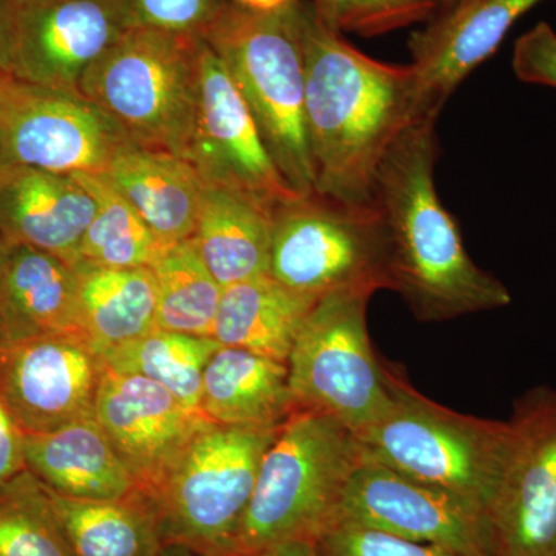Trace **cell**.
Segmentation results:
<instances>
[{"mask_svg":"<svg viewBox=\"0 0 556 556\" xmlns=\"http://www.w3.org/2000/svg\"><path fill=\"white\" fill-rule=\"evenodd\" d=\"M298 25L316 193L371 204L380 161L420 119L415 73L409 64H387L358 51L306 0H298Z\"/></svg>","mask_w":556,"mask_h":556,"instance_id":"6da1fadb","label":"cell"},{"mask_svg":"<svg viewBox=\"0 0 556 556\" xmlns=\"http://www.w3.org/2000/svg\"><path fill=\"white\" fill-rule=\"evenodd\" d=\"M434 118L409 124L380 161L372 182L387 241L388 289L419 321H448L506 308L510 291L479 268L456 219L438 195Z\"/></svg>","mask_w":556,"mask_h":556,"instance_id":"7a4b0ae2","label":"cell"},{"mask_svg":"<svg viewBox=\"0 0 556 556\" xmlns=\"http://www.w3.org/2000/svg\"><path fill=\"white\" fill-rule=\"evenodd\" d=\"M364 455L356 434L334 417L295 408L262 457L230 556L313 544L338 518L343 492Z\"/></svg>","mask_w":556,"mask_h":556,"instance_id":"3957f363","label":"cell"},{"mask_svg":"<svg viewBox=\"0 0 556 556\" xmlns=\"http://www.w3.org/2000/svg\"><path fill=\"white\" fill-rule=\"evenodd\" d=\"M203 39L228 68L281 177L299 195L316 193L298 0L276 11L225 0Z\"/></svg>","mask_w":556,"mask_h":556,"instance_id":"277c9868","label":"cell"},{"mask_svg":"<svg viewBox=\"0 0 556 556\" xmlns=\"http://www.w3.org/2000/svg\"><path fill=\"white\" fill-rule=\"evenodd\" d=\"M358 441L369 457L455 497L482 525L506 466L511 428L508 420L439 405L394 367L393 402Z\"/></svg>","mask_w":556,"mask_h":556,"instance_id":"5b68a950","label":"cell"},{"mask_svg":"<svg viewBox=\"0 0 556 556\" xmlns=\"http://www.w3.org/2000/svg\"><path fill=\"white\" fill-rule=\"evenodd\" d=\"M201 38L131 27L94 62L79 91L135 144L186 160L200 90Z\"/></svg>","mask_w":556,"mask_h":556,"instance_id":"8992f818","label":"cell"},{"mask_svg":"<svg viewBox=\"0 0 556 556\" xmlns=\"http://www.w3.org/2000/svg\"><path fill=\"white\" fill-rule=\"evenodd\" d=\"M278 428L207 420L152 492L164 544L208 556L232 555L260 463Z\"/></svg>","mask_w":556,"mask_h":556,"instance_id":"52a82bcc","label":"cell"},{"mask_svg":"<svg viewBox=\"0 0 556 556\" xmlns=\"http://www.w3.org/2000/svg\"><path fill=\"white\" fill-rule=\"evenodd\" d=\"M368 289L331 292L314 303L288 358L295 408L334 417L361 438L393 402V368L368 334Z\"/></svg>","mask_w":556,"mask_h":556,"instance_id":"ba28073f","label":"cell"},{"mask_svg":"<svg viewBox=\"0 0 556 556\" xmlns=\"http://www.w3.org/2000/svg\"><path fill=\"white\" fill-rule=\"evenodd\" d=\"M269 276L311 299L388 289L387 241L375 204L313 193L273 208Z\"/></svg>","mask_w":556,"mask_h":556,"instance_id":"9c48e42d","label":"cell"},{"mask_svg":"<svg viewBox=\"0 0 556 556\" xmlns=\"http://www.w3.org/2000/svg\"><path fill=\"white\" fill-rule=\"evenodd\" d=\"M130 138L78 90L0 78V164L104 174Z\"/></svg>","mask_w":556,"mask_h":556,"instance_id":"30bf717a","label":"cell"},{"mask_svg":"<svg viewBox=\"0 0 556 556\" xmlns=\"http://www.w3.org/2000/svg\"><path fill=\"white\" fill-rule=\"evenodd\" d=\"M511 444L484 515L490 556H556V388L515 401Z\"/></svg>","mask_w":556,"mask_h":556,"instance_id":"8fae6325","label":"cell"},{"mask_svg":"<svg viewBox=\"0 0 556 556\" xmlns=\"http://www.w3.org/2000/svg\"><path fill=\"white\" fill-rule=\"evenodd\" d=\"M131 27L129 0H13L9 75L79 91L87 70Z\"/></svg>","mask_w":556,"mask_h":556,"instance_id":"7c38bea8","label":"cell"},{"mask_svg":"<svg viewBox=\"0 0 556 556\" xmlns=\"http://www.w3.org/2000/svg\"><path fill=\"white\" fill-rule=\"evenodd\" d=\"M186 161L206 188L244 193L273 208L303 197L281 177L228 68L203 38L199 105Z\"/></svg>","mask_w":556,"mask_h":556,"instance_id":"4fadbf2b","label":"cell"},{"mask_svg":"<svg viewBox=\"0 0 556 556\" xmlns=\"http://www.w3.org/2000/svg\"><path fill=\"white\" fill-rule=\"evenodd\" d=\"M104 369L83 334H47L0 348V405L24 434L94 416Z\"/></svg>","mask_w":556,"mask_h":556,"instance_id":"5bb4252c","label":"cell"},{"mask_svg":"<svg viewBox=\"0 0 556 556\" xmlns=\"http://www.w3.org/2000/svg\"><path fill=\"white\" fill-rule=\"evenodd\" d=\"M338 518L457 556H490L481 521L455 497L391 470L367 453L348 482Z\"/></svg>","mask_w":556,"mask_h":556,"instance_id":"9a60e30c","label":"cell"},{"mask_svg":"<svg viewBox=\"0 0 556 556\" xmlns=\"http://www.w3.org/2000/svg\"><path fill=\"white\" fill-rule=\"evenodd\" d=\"M94 417L142 492L163 481L207 422L160 383L105 367Z\"/></svg>","mask_w":556,"mask_h":556,"instance_id":"2e32d148","label":"cell"},{"mask_svg":"<svg viewBox=\"0 0 556 556\" xmlns=\"http://www.w3.org/2000/svg\"><path fill=\"white\" fill-rule=\"evenodd\" d=\"M544 0H456L408 39L417 118L439 112L470 73L500 49L508 31Z\"/></svg>","mask_w":556,"mask_h":556,"instance_id":"e0dca14e","label":"cell"},{"mask_svg":"<svg viewBox=\"0 0 556 556\" xmlns=\"http://www.w3.org/2000/svg\"><path fill=\"white\" fill-rule=\"evenodd\" d=\"M94 214L93 197L72 175L0 164V233L10 243L73 266Z\"/></svg>","mask_w":556,"mask_h":556,"instance_id":"ac0fdd59","label":"cell"},{"mask_svg":"<svg viewBox=\"0 0 556 556\" xmlns=\"http://www.w3.org/2000/svg\"><path fill=\"white\" fill-rule=\"evenodd\" d=\"M102 175L144 219L161 247L192 239L206 186L189 161L129 142Z\"/></svg>","mask_w":556,"mask_h":556,"instance_id":"d6986e66","label":"cell"},{"mask_svg":"<svg viewBox=\"0 0 556 556\" xmlns=\"http://www.w3.org/2000/svg\"><path fill=\"white\" fill-rule=\"evenodd\" d=\"M24 455L25 467L61 496L112 501L138 489L94 416L51 433L24 434Z\"/></svg>","mask_w":556,"mask_h":556,"instance_id":"ffe728a7","label":"cell"},{"mask_svg":"<svg viewBox=\"0 0 556 556\" xmlns=\"http://www.w3.org/2000/svg\"><path fill=\"white\" fill-rule=\"evenodd\" d=\"M47 334L84 336L75 269L49 252L13 244L0 289V348Z\"/></svg>","mask_w":556,"mask_h":556,"instance_id":"44dd1931","label":"cell"},{"mask_svg":"<svg viewBox=\"0 0 556 556\" xmlns=\"http://www.w3.org/2000/svg\"><path fill=\"white\" fill-rule=\"evenodd\" d=\"M294 409L285 362L223 345L208 361L200 412L211 422L278 428Z\"/></svg>","mask_w":556,"mask_h":556,"instance_id":"7402d4cb","label":"cell"},{"mask_svg":"<svg viewBox=\"0 0 556 556\" xmlns=\"http://www.w3.org/2000/svg\"><path fill=\"white\" fill-rule=\"evenodd\" d=\"M273 207L232 192L206 188L193 243L223 288L269 274Z\"/></svg>","mask_w":556,"mask_h":556,"instance_id":"603a6c76","label":"cell"},{"mask_svg":"<svg viewBox=\"0 0 556 556\" xmlns=\"http://www.w3.org/2000/svg\"><path fill=\"white\" fill-rule=\"evenodd\" d=\"M316 299L298 294L269 274L223 288L212 339L288 364Z\"/></svg>","mask_w":556,"mask_h":556,"instance_id":"cb8c5ba5","label":"cell"},{"mask_svg":"<svg viewBox=\"0 0 556 556\" xmlns=\"http://www.w3.org/2000/svg\"><path fill=\"white\" fill-rule=\"evenodd\" d=\"M80 327L98 354L156 329L159 292L150 268H105L79 260Z\"/></svg>","mask_w":556,"mask_h":556,"instance_id":"d4e9b609","label":"cell"},{"mask_svg":"<svg viewBox=\"0 0 556 556\" xmlns=\"http://www.w3.org/2000/svg\"><path fill=\"white\" fill-rule=\"evenodd\" d=\"M49 493L72 556H161L166 547L159 515L142 490L112 501Z\"/></svg>","mask_w":556,"mask_h":556,"instance_id":"484cf974","label":"cell"},{"mask_svg":"<svg viewBox=\"0 0 556 556\" xmlns=\"http://www.w3.org/2000/svg\"><path fill=\"white\" fill-rule=\"evenodd\" d=\"M218 348L219 343L212 338L156 328L141 338L110 348L100 357L105 368L153 380L186 407L200 412L204 369Z\"/></svg>","mask_w":556,"mask_h":556,"instance_id":"4316f807","label":"cell"},{"mask_svg":"<svg viewBox=\"0 0 556 556\" xmlns=\"http://www.w3.org/2000/svg\"><path fill=\"white\" fill-rule=\"evenodd\" d=\"M150 269L159 292L156 328L212 338L223 287L204 265L193 240L163 248Z\"/></svg>","mask_w":556,"mask_h":556,"instance_id":"83f0119b","label":"cell"},{"mask_svg":"<svg viewBox=\"0 0 556 556\" xmlns=\"http://www.w3.org/2000/svg\"><path fill=\"white\" fill-rule=\"evenodd\" d=\"M72 177L97 203V214L80 243L79 260L105 268H150L164 247L129 201L102 174Z\"/></svg>","mask_w":556,"mask_h":556,"instance_id":"f1b7e54d","label":"cell"},{"mask_svg":"<svg viewBox=\"0 0 556 556\" xmlns=\"http://www.w3.org/2000/svg\"><path fill=\"white\" fill-rule=\"evenodd\" d=\"M0 556H72L49 490L28 468L0 484Z\"/></svg>","mask_w":556,"mask_h":556,"instance_id":"f546056e","label":"cell"},{"mask_svg":"<svg viewBox=\"0 0 556 556\" xmlns=\"http://www.w3.org/2000/svg\"><path fill=\"white\" fill-rule=\"evenodd\" d=\"M444 0H334L329 27L364 38L387 35L415 24H427Z\"/></svg>","mask_w":556,"mask_h":556,"instance_id":"4dcf8cb0","label":"cell"},{"mask_svg":"<svg viewBox=\"0 0 556 556\" xmlns=\"http://www.w3.org/2000/svg\"><path fill=\"white\" fill-rule=\"evenodd\" d=\"M313 556H457L445 548L416 543L372 527L336 518L314 540Z\"/></svg>","mask_w":556,"mask_h":556,"instance_id":"1f68e13d","label":"cell"},{"mask_svg":"<svg viewBox=\"0 0 556 556\" xmlns=\"http://www.w3.org/2000/svg\"><path fill=\"white\" fill-rule=\"evenodd\" d=\"M225 0H129L135 27L203 38Z\"/></svg>","mask_w":556,"mask_h":556,"instance_id":"d6a6232c","label":"cell"},{"mask_svg":"<svg viewBox=\"0 0 556 556\" xmlns=\"http://www.w3.org/2000/svg\"><path fill=\"white\" fill-rule=\"evenodd\" d=\"M511 68L522 83L556 90V31L547 22H540L517 39Z\"/></svg>","mask_w":556,"mask_h":556,"instance_id":"836d02e7","label":"cell"},{"mask_svg":"<svg viewBox=\"0 0 556 556\" xmlns=\"http://www.w3.org/2000/svg\"><path fill=\"white\" fill-rule=\"evenodd\" d=\"M25 467L24 433L13 426L0 437V484Z\"/></svg>","mask_w":556,"mask_h":556,"instance_id":"e575fe53","label":"cell"},{"mask_svg":"<svg viewBox=\"0 0 556 556\" xmlns=\"http://www.w3.org/2000/svg\"><path fill=\"white\" fill-rule=\"evenodd\" d=\"M11 3L13 0H0V78L9 75V28Z\"/></svg>","mask_w":556,"mask_h":556,"instance_id":"d590c367","label":"cell"},{"mask_svg":"<svg viewBox=\"0 0 556 556\" xmlns=\"http://www.w3.org/2000/svg\"><path fill=\"white\" fill-rule=\"evenodd\" d=\"M244 556H313V544L311 543H291L281 544V546L266 548L257 554Z\"/></svg>","mask_w":556,"mask_h":556,"instance_id":"8d00e7d4","label":"cell"},{"mask_svg":"<svg viewBox=\"0 0 556 556\" xmlns=\"http://www.w3.org/2000/svg\"><path fill=\"white\" fill-rule=\"evenodd\" d=\"M240 5L255 11H276L283 9L291 0H236Z\"/></svg>","mask_w":556,"mask_h":556,"instance_id":"74e56055","label":"cell"},{"mask_svg":"<svg viewBox=\"0 0 556 556\" xmlns=\"http://www.w3.org/2000/svg\"><path fill=\"white\" fill-rule=\"evenodd\" d=\"M11 248H13V243H10V241L0 233V289H2L7 265H9Z\"/></svg>","mask_w":556,"mask_h":556,"instance_id":"f35d334b","label":"cell"},{"mask_svg":"<svg viewBox=\"0 0 556 556\" xmlns=\"http://www.w3.org/2000/svg\"><path fill=\"white\" fill-rule=\"evenodd\" d=\"M161 556H208L201 554V552L193 551V548L179 546V544H170V546L164 547Z\"/></svg>","mask_w":556,"mask_h":556,"instance_id":"ab89813d","label":"cell"},{"mask_svg":"<svg viewBox=\"0 0 556 556\" xmlns=\"http://www.w3.org/2000/svg\"><path fill=\"white\" fill-rule=\"evenodd\" d=\"M332 2L334 0H311L318 16L321 17V21L327 22V24H329V17H331Z\"/></svg>","mask_w":556,"mask_h":556,"instance_id":"60d3db41","label":"cell"},{"mask_svg":"<svg viewBox=\"0 0 556 556\" xmlns=\"http://www.w3.org/2000/svg\"><path fill=\"white\" fill-rule=\"evenodd\" d=\"M13 426L14 422L11 420L9 413H7L2 405H0V437H2V434Z\"/></svg>","mask_w":556,"mask_h":556,"instance_id":"b9f144b4","label":"cell"},{"mask_svg":"<svg viewBox=\"0 0 556 556\" xmlns=\"http://www.w3.org/2000/svg\"><path fill=\"white\" fill-rule=\"evenodd\" d=\"M455 2H456V0H444V7H442V10L447 9V7L453 5V3H455ZM441 11H439V13H441Z\"/></svg>","mask_w":556,"mask_h":556,"instance_id":"7bdbcfd3","label":"cell"}]
</instances>
